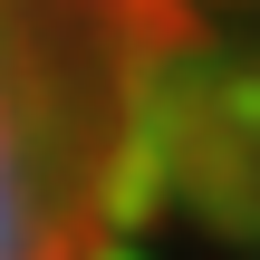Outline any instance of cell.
Here are the masks:
<instances>
[{
  "label": "cell",
  "instance_id": "6da1fadb",
  "mask_svg": "<svg viewBox=\"0 0 260 260\" xmlns=\"http://www.w3.org/2000/svg\"><path fill=\"white\" fill-rule=\"evenodd\" d=\"M203 116L193 0H0V260H116Z\"/></svg>",
  "mask_w": 260,
  "mask_h": 260
}]
</instances>
